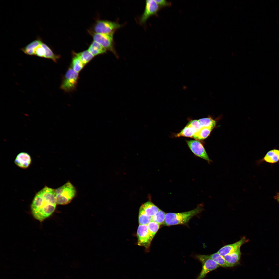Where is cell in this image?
<instances>
[{"mask_svg":"<svg viewBox=\"0 0 279 279\" xmlns=\"http://www.w3.org/2000/svg\"><path fill=\"white\" fill-rule=\"evenodd\" d=\"M159 6H169L171 4L165 0H154Z\"/></svg>","mask_w":279,"mask_h":279,"instance_id":"cell-30","label":"cell"},{"mask_svg":"<svg viewBox=\"0 0 279 279\" xmlns=\"http://www.w3.org/2000/svg\"><path fill=\"white\" fill-rule=\"evenodd\" d=\"M88 50L94 57L104 53L107 51L100 44L94 41L90 45Z\"/></svg>","mask_w":279,"mask_h":279,"instance_id":"cell-16","label":"cell"},{"mask_svg":"<svg viewBox=\"0 0 279 279\" xmlns=\"http://www.w3.org/2000/svg\"><path fill=\"white\" fill-rule=\"evenodd\" d=\"M202 127H210L213 129L215 126L216 121L211 117L200 119L198 120Z\"/></svg>","mask_w":279,"mask_h":279,"instance_id":"cell-24","label":"cell"},{"mask_svg":"<svg viewBox=\"0 0 279 279\" xmlns=\"http://www.w3.org/2000/svg\"><path fill=\"white\" fill-rule=\"evenodd\" d=\"M196 133V131L193 128L187 124L180 132L175 134V137L183 136L193 138L194 136Z\"/></svg>","mask_w":279,"mask_h":279,"instance_id":"cell-20","label":"cell"},{"mask_svg":"<svg viewBox=\"0 0 279 279\" xmlns=\"http://www.w3.org/2000/svg\"><path fill=\"white\" fill-rule=\"evenodd\" d=\"M160 226L157 223L153 221H151L147 225L149 235L152 239L158 230Z\"/></svg>","mask_w":279,"mask_h":279,"instance_id":"cell-26","label":"cell"},{"mask_svg":"<svg viewBox=\"0 0 279 279\" xmlns=\"http://www.w3.org/2000/svg\"><path fill=\"white\" fill-rule=\"evenodd\" d=\"M186 142L188 147L195 155L206 160L209 164L212 162L200 142L197 140H187Z\"/></svg>","mask_w":279,"mask_h":279,"instance_id":"cell-9","label":"cell"},{"mask_svg":"<svg viewBox=\"0 0 279 279\" xmlns=\"http://www.w3.org/2000/svg\"><path fill=\"white\" fill-rule=\"evenodd\" d=\"M56 204L55 189L45 186L35 195L31 205L32 213L42 222L53 213Z\"/></svg>","mask_w":279,"mask_h":279,"instance_id":"cell-1","label":"cell"},{"mask_svg":"<svg viewBox=\"0 0 279 279\" xmlns=\"http://www.w3.org/2000/svg\"><path fill=\"white\" fill-rule=\"evenodd\" d=\"M203 208L201 205L191 211L182 213H166L164 225L170 226L184 224L189 222L194 216L200 213Z\"/></svg>","mask_w":279,"mask_h":279,"instance_id":"cell-2","label":"cell"},{"mask_svg":"<svg viewBox=\"0 0 279 279\" xmlns=\"http://www.w3.org/2000/svg\"><path fill=\"white\" fill-rule=\"evenodd\" d=\"M248 242V240L243 237L238 241L233 244L224 246L217 252L224 257L226 255L234 252L239 249L244 244Z\"/></svg>","mask_w":279,"mask_h":279,"instance_id":"cell-11","label":"cell"},{"mask_svg":"<svg viewBox=\"0 0 279 279\" xmlns=\"http://www.w3.org/2000/svg\"><path fill=\"white\" fill-rule=\"evenodd\" d=\"M151 221V217L147 215L143 212L139 210L138 222L139 225H147Z\"/></svg>","mask_w":279,"mask_h":279,"instance_id":"cell-27","label":"cell"},{"mask_svg":"<svg viewBox=\"0 0 279 279\" xmlns=\"http://www.w3.org/2000/svg\"><path fill=\"white\" fill-rule=\"evenodd\" d=\"M88 31L93 37L94 41L100 44L106 50L111 51L115 54L113 45V34L96 33L90 30Z\"/></svg>","mask_w":279,"mask_h":279,"instance_id":"cell-7","label":"cell"},{"mask_svg":"<svg viewBox=\"0 0 279 279\" xmlns=\"http://www.w3.org/2000/svg\"><path fill=\"white\" fill-rule=\"evenodd\" d=\"M275 199L279 203V193H277L276 195L274 196Z\"/></svg>","mask_w":279,"mask_h":279,"instance_id":"cell-31","label":"cell"},{"mask_svg":"<svg viewBox=\"0 0 279 279\" xmlns=\"http://www.w3.org/2000/svg\"><path fill=\"white\" fill-rule=\"evenodd\" d=\"M188 124L195 130L197 132L196 133L198 132L202 128L198 120H191Z\"/></svg>","mask_w":279,"mask_h":279,"instance_id":"cell-29","label":"cell"},{"mask_svg":"<svg viewBox=\"0 0 279 279\" xmlns=\"http://www.w3.org/2000/svg\"><path fill=\"white\" fill-rule=\"evenodd\" d=\"M166 213L160 209L154 215L151 217L152 221L155 222L159 225L163 224Z\"/></svg>","mask_w":279,"mask_h":279,"instance_id":"cell-25","label":"cell"},{"mask_svg":"<svg viewBox=\"0 0 279 279\" xmlns=\"http://www.w3.org/2000/svg\"><path fill=\"white\" fill-rule=\"evenodd\" d=\"M55 191L56 203L60 205L69 203L76 194L75 188L69 182L55 190Z\"/></svg>","mask_w":279,"mask_h":279,"instance_id":"cell-3","label":"cell"},{"mask_svg":"<svg viewBox=\"0 0 279 279\" xmlns=\"http://www.w3.org/2000/svg\"><path fill=\"white\" fill-rule=\"evenodd\" d=\"M31 162V158L28 153L22 152L19 153L14 160V163L19 167L26 168L29 167Z\"/></svg>","mask_w":279,"mask_h":279,"instance_id":"cell-12","label":"cell"},{"mask_svg":"<svg viewBox=\"0 0 279 279\" xmlns=\"http://www.w3.org/2000/svg\"><path fill=\"white\" fill-rule=\"evenodd\" d=\"M241 255L240 248L224 257L230 267L235 266L239 263Z\"/></svg>","mask_w":279,"mask_h":279,"instance_id":"cell-13","label":"cell"},{"mask_svg":"<svg viewBox=\"0 0 279 279\" xmlns=\"http://www.w3.org/2000/svg\"><path fill=\"white\" fill-rule=\"evenodd\" d=\"M42 43L36 47L34 49V55L44 58L45 51L44 48L42 45Z\"/></svg>","mask_w":279,"mask_h":279,"instance_id":"cell-28","label":"cell"},{"mask_svg":"<svg viewBox=\"0 0 279 279\" xmlns=\"http://www.w3.org/2000/svg\"><path fill=\"white\" fill-rule=\"evenodd\" d=\"M121 25L118 23L107 20H97L93 26V31L96 33L103 34H113L116 29Z\"/></svg>","mask_w":279,"mask_h":279,"instance_id":"cell-6","label":"cell"},{"mask_svg":"<svg viewBox=\"0 0 279 279\" xmlns=\"http://www.w3.org/2000/svg\"><path fill=\"white\" fill-rule=\"evenodd\" d=\"M159 9V6L154 0L146 1L145 10L140 18V22L145 23L150 16L156 14Z\"/></svg>","mask_w":279,"mask_h":279,"instance_id":"cell-10","label":"cell"},{"mask_svg":"<svg viewBox=\"0 0 279 279\" xmlns=\"http://www.w3.org/2000/svg\"><path fill=\"white\" fill-rule=\"evenodd\" d=\"M209 257L220 266L226 268L230 267L224 257L217 252L208 255Z\"/></svg>","mask_w":279,"mask_h":279,"instance_id":"cell-22","label":"cell"},{"mask_svg":"<svg viewBox=\"0 0 279 279\" xmlns=\"http://www.w3.org/2000/svg\"><path fill=\"white\" fill-rule=\"evenodd\" d=\"M195 257L202 265L201 272L196 279H203L208 273L220 266L212 259L208 255H197Z\"/></svg>","mask_w":279,"mask_h":279,"instance_id":"cell-5","label":"cell"},{"mask_svg":"<svg viewBox=\"0 0 279 279\" xmlns=\"http://www.w3.org/2000/svg\"><path fill=\"white\" fill-rule=\"evenodd\" d=\"M159 210L152 202L148 201L142 204L139 210L143 212L147 215L152 217L155 215Z\"/></svg>","mask_w":279,"mask_h":279,"instance_id":"cell-14","label":"cell"},{"mask_svg":"<svg viewBox=\"0 0 279 279\" xmlns=\"http://www.w3.org/2000/svg\"><path fill=\"white\" fill-rule=\"evenodd\" d=\"M79 74L69 67L63 77L60 88L64 91L70 92L76 90Z\"/></svg>","mask_w":279,"mask_h":279,"instance_id":"cell-4","label":"cell"},{"mask_svg":"<svg viewBox=\"0 0 279 279\" xmlns=\"http://www.w3.org/2000/svg\"><path fill=\"white\" fill-rule=\"evenodd\" d=\"M72 53L77 56L85 65L94 57L88 49L78 53L73 51Z\"/></svg>","mask_w":279,"mask_h":279,"instance_id":"cell-17","label":"cell"},{"mask_svg":"<svg viewBox=\"0 0 279 279\" xmlns=\"http://www.w3.org/2000/svg\"><path fill=\"white\" fill-rule=\"evenodd\" d=\"M265 161L271 163H276L279 160V150L276 149L268 152L263 158Z\"/></svg>","mask_w":279,"mask_h":279,"instance_id":"cell-18","label":"cell"},{"mask_svg":"<svg viewBox=\"0 0 279 279\" xmlns=\"http://www.w3.org/2000/svg\"><path fill=\"white\" fill-rule=\"evenodd\" d=\"M41 45L45 50V53L44 58L51 59L54 62L57 63V60L60 58V56L54 53L50 48L45 43L43 42Z\"/></svg>","mask_w":279,"mask_h":279,"instance_id":"cell-21","label":"cell"},{"mask_svg":"<svg viewBox=\"0 0 279 279\" xmlns=\"http://www.w3.org/2000/svg\"><path fill=\"white\" fill-rule=\"evenodd\" d=\"M212 129L210 127H202L198 132L195 134L193 138L197 140H204L209 136Z\"/></svg>","mask_w":279,"mask_h":279,"instance_id":"cell-23","label":"cell"},{"mask_svg":"<svg viewBox=\"0 0 279 279\" xmlns=\"http://www.w3.org/2000/svg\"><path fill=\"white\" fill-rule=\"evenodd\" d=\"M43 42L40 37L30 43L25 47L21 48V50L25 54L29 55H34V50L35 48Z\"/></svg>","mask_w":279,"mask_h":279,"instance_id":"cell-15","label":"cell"},{"mask_svg":"<svg viewBox=\"0 0 279 279\" xmlns=\"http://www.w3.org/2000/svg\"><path fill=\"white\" fill-rule=\"evenodd\" d=\"M137 236L138 245L144 247L146 252H148L152 239L149 235L147 225H139L137 230Z\"/></svg>","mask_w":279,"mask_h":279,"instance_id":"cell-8","label":"cell"},{"mask_svg":"<svg viewBox=\"0 0 279 279\" xmlns=\"http://www.w3.org/2000/svg\"><path fill=\"white\" fill-rule=\"evenodd\" d=\"M70 66L72 69L78 73H79L83 69L85 65L76 56L72 53Z\"/></svg>","mask_w":279,"mask_h":279,"instance_id":"cell-19","label":"cell"}]
</instances>
